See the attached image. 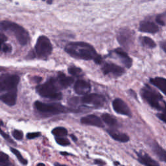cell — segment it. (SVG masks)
I'll return each instance as SVG.
<instances>
[{
  "label": "cell",
  "mask_w": 166,
  "mask_h": 166,
  "mask_svg": "<svg viewBox=\"0 0 166 166\" xmlns=\"http://www.w3.org/2000/svg\"><path fill=\"white\" fill-rule=\"evenodd\" d=\"M65 51L73 58L85 60H93L95 63L101 64L102 59L94 48L89 43L82 42L69 43L65 46Z\"/></svg>",
  "instance_id": "obj_1"
},
{
  "label": "cell",
  "mask_w": 166,
  "mask_h": 166,
  "mask_svg": "<svg viewBox=\"0 0 166 166\" xmlns=\"http://www.w3.org/2000/svg\"><path fill=\"white\" fill-rule=\"evenodd\" d=\"M0 30H8L12 32L21 46H25L29 41V35L24 28L10 21H0Z\"/></svg>",
  "instance_id": "obj_2"
},
{
  "label": "cell",
  "mask_w": 166,
  "mask_h": 166,
  "mask_svg": "<svg viewBox=\"0 0 166 166\" xmlns=\"http://www.w3.org/2000/svg\"><path fill=\"white\" fill-rule=\"evenodd\" d=\"M56 81L55 78H51L44 84L38 86L37 87V91L43 97L60 100L62 97V95L59 91L58 87L56 86Z\"/></svg>",
  "instance_id": "obj_3"
},
{
  "label": "cell",
  "mask_w": 166,
  "mask_h": 166,
  "mask_svg": "<svg viewBox=\"0 0 166 166\" xmlns=\"http://www.w3.org/2000/svg\"><path fill=\"white\" fill-rule=\"evenodd\" d=\"M142 95L152 108L158 110H165L164 107H162L160 103L162 100V97L149 86L147 85L142 90Z\"/></svg>",
  "instance_id": "obj_4"
},
{
  "label": "cell",
  "mask_w": 166,
  "mask_h": 166,
  "mask_svg": "<svg viewBox=\"0 0 166 166\" xmlns=\"http://www.w3.org/2000/svg\"><path fill=\"white\" fill-rule=\"evenodd\" d=\"M34 49L38 58L46 59L51 54L53 47L49 38L45 36H41L38 38Z\"/></svg>",
  "instance_id": "obj_5"
},
{
  "label": "cell",
  "mask_w": 166,
  "mask_h": 166,
  "mask_svg": "<svg viewBox=\"0 0 166 166\" xmlns=\"http://www.w3.org/2000/svg\"><path fill=\"white\" fill-rule=\"evenodd\" d=\"M34 107L39 112L49 113L52 114H58L60 113L70 111L68 108L64 107L60 104L56 103H45L40 101H36L34 103Z\"/></svg>",
  "instance_id": "obj_6"
},
{
  "label": "cell",
  "mask_w": 166,
  "mask_h": 166,
  "mask_svg": "<svg viewBox=\"0 0 166 166\" xmlns=\"http://www.w3.org/2000/svg\"><path fill=\"white\" fill-rule=\"evenodd\" d=\"M20 77L16 75L5 74L0 76V93L17 89Z\"/></svg>",
  "instance_id": "obj_7"
},
{
  "label": "cell",
  "mask_w": 166,
  "mask_h": 166,
  "mask_svg": "<svg viewBox=\"0 0 166 166\" xmlns=\"http://www.w3.org/2000/svg\"><path fill=\"white\" fill-rule=\"evenodd\" d=\"M117 41L125 48H129L133 43L134 39V33L132 30L126 29H122L119 30L117 35Z\"/></svg>",
  "instance_id": "obj_8"
},
{
  "label": "cell",
  "mask_w": 166,
  "mask_h": 166,
  "mask_svg": "<svg viewBox=\"0 0 166 166\" xmlns=\"http://www.w3.org/2000/svg\"><path fill=\"white\" fill-rule=\"evenodd\" d=\"M104 101H105V99L103 96L97 94H86L81 98L82 103L87 104H91V105L96 107L103 106Z\"/></svg>",
  "instance_id": "obj_9"
},
{
  "label": "cell",
  "mask_w": 166,
  "mask_h": 166,
  "mask_svg": "<svg viewBox=\"0 0 166 166\" xmlns=\"http://www.w3.org/2000/svg\"><path fill=\"white\" fill-rule=\"evenodd\" d=\"M112 107L113 110L117 113L129 117H131L132 116L130 109L126 103L121 99H116L112 103Z\"/></svg>",
  "instance_id": "obj_10"
},
{
  "label": "cell",
  "mask_w": 166,
  "mask_h": 166,
  "mask_svg": "<svg viewBox=\"0 0 166 166\" xmlns=\"http://www.w3.org/2000/svg\"><path fill=\"white\" fill-rule=\"evenodd\" d=\"M102 71L104 75L112 74L114 76H121L124 73L123 68L116 64L112 63H105L102 67Z\"/></svg>",
  "instance_id": "obj_11"
},
{
  "label": "cell",
  "mask_w": 166,
  "mask_h": 166,
  "mask_svg": "<svg viewBox=\"0 0 166 166\" xmlns=\"http://www.w3.org/2000/svg\"><path fill=\"white\" fill-rule=\"evenodd\" d=\"M74 90L76 94L78 95H86L91 90V85L88 82L85 80H78L75 85H74Z\"/></svg>",
  "instance_id": "obj_12"
},
{
  "label": "cell",
  "mask_w": 166,
  "mask_h": 166,
  "mask_svg": "<svg viewBox=\"0 0 166 166\" xmlns=\"http://www.w3.org/2000/svg\"><path fill=\"white\" fill-rule=\"evenodd\" d=\"M82 124L86 125L95 126L97 127H104V124L102 120L97 116L95 115H88L85 117H83L81 120Z\"/></svg>",
  "instance_id": "obj_13"
},
{
  "label": "cell",
  "mask_w": 166,
  "mask_h": 166,
  "mask_svg": "<svg viewBox=\"0 0 166 166\" xmlns=\"http://www.w3.org/2000/svg\"><path fill=\"white\" fill-rule=\"evenodd\" d=\"M17 99V89L8 91L5 94L0 95V100L8 106H14Z\"/></svg>",
  "instance_id": "obj_14"
},
{
  "label": "cell",
  "mask_w": 166,
  "mask_h": 166,
  "mask_svg": "<svg viewBox=\"0 0 166 166\" xmlns=\"http://www.w3.org/2000/svg\"><path fill=\"white\" fill-rule=\"evenodd\" d=\"M139 30L143 33L154 34L159 30L158 25L150 21H143L140 23Z\"/></svg>",
  "instance_id": "obj_15"
},
{
  "label": "cell",
  "mask_w": 166,
  "mask_h": 166,
  "mask_svg": "<svg viewBox=\"0 0 166 166\" xmlns=\"http://www.w3.org/2000/svg\"><path fill=\"white\" fill-rule=\"evenodd\" d=\"M107 132L110 134V136L116 141L125 143L129 141V137L126 134L121 133L116 129H108Z\"/></svg>",
  "instance_id": "obj_16"
},
{
  "label": "cell",
  "mask_w": 166,
  "mask_h": 166,
  "mask_svg": "<svg viewBox=\"0 0 166 166\" xmlns=\"http://www.w3.org/2000/svg\"><path fill=\"white\" fill-rule=\"evenodd\" d=\"M138 161L142 164L145 166H160L158 163L155 160L148 156L146 153H141L139 152L138 153Z\"/></svg>",
  "instance_id": "obj_17"
},
{
  "label": "cell",
  "mask_w": 166,
  "mask_h": 166,
  "mask_svg": "<svg viewBox=\"0 0 166 166\" xmlns=\"http://www.w3.org/2000/svg\"><path fill=\"white\" fill-rule=\"evenodd\" d=\"M115 53L119 56L122 63L125 65V67L127 68H130L131 67L132 64V60L124 51L118 48V49H116L115 50Z\"/></svg>",
  "instance_id": "obj_18"
},
{
  "label": "cell",
  "mask_w": 166,
  "mask_h": 166,
  "mask_svg": "<svg viewBox=\"0 0 166 166\" xmlns=\"http://www.w3.org/2000/svg\"><path fill=\"white\" fill-rule=\"evenodd\" d=\"M73 78L71 77H67L62 73H59L58 75V82L60 86L63 88H68L72 85L73 82Z\"/></svg>",
  "instance_id": "obj_19"
},
{
  "label": "cell",
  "mask_w": 166,
  "mask_h": 166,
  "mask_svg": "<svg viewBox=\"0 0 166 166\" xmlns=\"http://www.w3.org/2000/svg\"><path fill=\"white\" fill-rule=\"evenodd\" d=\"M150 82L151 84L156 86L160 90L165 94L166 91V80L162 77H156L154 78H151Z\"/></svg>",
  "instance_id": "obj_20"
},
{
  "label": "cell",
  "mask_w": 166,
  "mask_h": 166,
  "mask_svg": "<svg viewBox=\"0 0 166 166\" xmlns=\"http://www.w3.org/2000/svg\"><path fill=\"white\" fill-rule=\"evenodd\" d=\"M152 151L155 152V154L158 156V158L162 161H165L166 160V154L165 151L163 148L159 146L157 143H154L153 146H152Z\"/></svg>",
  "instance_id": "obj_21"
},
{
  "label": "cell",
  "mask_w": 166,
  "mask_h": 166,
  "mask_svg": "<svg viewBox=\"0 0 166 166\" xmlns=\"http://www.w3.org/2000/svg\"><path fill=\"white\" fill-rule=\"evenodd\" d=\"M101 118L104 123L112 126V127H116L117 126V121L115 117H113L109 113H103L101 116Z\"/></svg>",
  "instance_id": "obj_22"
},
{
  "label": "cell",
  "mask_w": 166,
  "mask_h": 166,
  "mask_svg": "<svg viewBox=\"0 0 166 166\" xmlns=\"http://www.w3.org/2000/svg\"><path fill=\"white\" fill-rule=\"evenodd\" d=\"M51 132L55 136H57V138H63L68 135V130L62 126H59V127L53 129Z\"/></svg>",
  "instance_id": "obj_23"
},
{
  "label": "cell",
  "mask_w": 166,
  "mask_h": 166,
  "mask_svg": "<svg viewBox=\"0 0 166 166\" xmlns=\"http://www.w3.org/2000/svg\"><path fill=\"white\" fill-rule=\"evenodd\" d=\"M8 156L3 152H0V166H11Z\"/></svg>",
  "instance_id": "obj_24"
},
{
  "label": "cell",
  "mask_w": 166,
  "mask_h": 166,
  "mask_svg": "<svg viewBox=\"0 0 166 166\" xmlns=\"http://www.w3.org/2000/svg\"><path fill=\"white\" fill-rule=\"evenodd\" d=\"M142 44L148 48H155L156 47V43L154 42V40L151 39L149 37H144L142 39Z\"/></svg>",
  "instance_id": "obj_25"
},
{
  "label": "cell",
  "mask_w": 166,
  "mask_h": 166,
  "mask_svg": "<svg viewBox=\"0 0 166 166\" xmlns=\"http://www.w3.org/2000/svg\"><path fill=\"white\" fill-rule=\"evenodd\" d=\"M11 152H12L13 154H14L16 155V158L18 159V160L20 161L21 164H24V165H27V160L24 158V157L22 156V155H21V153H20L19 151H18L17 149H16V148H12V147H11Z\"/></svg>",
  "instance_id": "obj_26"
},
{
  "label": "cell",
  "mask_w": 166,
  "mask_h": 166,
  "mask_svg": "<svg viewBox=\"0 0 166 166\" xmlns=\"http://www.w3.org/2000/svg\"><path fill=\"white\" fill-rule=\"evenodd\" d=\"M69 73L72 75L74 76H81L82 74V70L78 68L75 67V66H72L68 69Z\"/></svg>",
  "instance_id": "obj_27"
},
{
  "label": "cell",
  "mask_w": 166,
  "mask_h": 166,
  "mask_svg": "<svg viewBox=\"0 0 166 166\" xmlns=\"http://www.w3.org/2000/svg\"><path fill=\"white\" fill-rule=\"evenodd\" d=\"M56 142L62 146H67L70 144L68 139L64 138H56Z\"/></svg>",
  "instance_id": "obj_28"
},
{
  "label": "cell",
  "mask_w": 166,
  "mask_h": 166,
  "mask_svg": "<svg viewBox=\"0 0 166 166\" xmlns=\"http://www.w3.org/2000/svg\"><path fill=\"white\" fill-rule=\"evenodd\" d=\"M165 13H163V14H159L158 16L156 17V22L160 24L161 25H165V18H166V16H165Z\"/></svg>",
  "instance_id": "obj_29"
},
{
  "label": "cell",
  "mask_w": 166,
  "mask_h": 166,
  "mask_svg": "<svg viewBox=\"0 0 166 166\" xmlns=\"http://www.w3.org/2000/svg\"><path fill=\"white\" fill-rule=\"evenodd\" d=\"M12 136L15 139H18V140H21V139H22L23 137H24V134L23 132H21V130H14L12 131Z\"/></svg>",
  "instance_id": "obj_30"
},
{
  "label": "cell",
  "mask_w": 166,
  "mask_h": 166,
  "mask_svg": "<svg viewBox=\"0 0 166 166\" xmlns=\"http://www.w3.org/2000/svg\"><path fill=\"white\" fill-rule=\"evenodd\" d=\"M0 134L2 135V136L5 138L7 141H8V142H10L11 143H13V144H16L14 141H12V139L11 138V137L8 136V135L7 134H6L5 132H3V130H2L1 129H0Z\"/></svg>",
  "instance_id": "obj_31"
},
{
  "label": "cell",
  "mask_w": 166,
  "mask_h": 166,
  "mask_svg": "<svg viewBox=\"0 0 166 166\" xmlns=\"http://www.w3.org/2000/svg\"><path fill=\"white\" fill-rule=\"evenodd\" d=\"M2 51H3L4 53H10L12 51V46L8 44V43H3V45L2 46Z\"/></svg>",
  "instance_id": "obj_32"
},
{
  "label": "cell",
  "mask_w": 166,
  "mask_h": 166,
  "mask_svg": "<svg viewBox=\"0 0 166 166\" xmlns=\"http://www.w3.org/2000/svg\"><path fill=\"white\" fill-rule=\"evenodd\" d=\"M7 40V37L4 34L0 33V51H2L3 43H5Z\"/></svg>",
  "instance_id": "obj_33"
},
{
  "label": "cell",
  "mask_w": 166,
  "mask_h": 166,
  "mask_svg": "<svg viewBox=\"0 0 166 166\" xmlns=\"http://www.w3.org/2000/svg\"><path fill=\"white\" fill-rule=\"evenodd\" d=\"M41 135L40 132H31V133H28L27 134V138L29 139H34L35 138H37V137H39Z\"/></svg>",
  "instance_id": "obj_34"
},
{
  "label": "cell",
  "mask_w": 166,
  "mask_h": 166,
  "mask_svg": "<svg viewBox=\"0 0 166 166\" xmlns=\"http://www.w3.org/2000/svg\"><path fill=\"white\" fill-rule=\"evenodd\" d=\"M157 117H158L160 120L163 121L164 122V123H165V113H164V112L162 113H158V114H157Z\"/></svg>",
  "instance_id": "obj_35"
},
{
  "label": "cell",
  "mask_w": 166,
  "mask_h": 166,
  "mask_svg": "<svg viewBox=\"0 0 166 166\" xmlns=\"http://www.w3.org/2000/svg\"><path fill=\"white\" fill-rule=\"evenodd\" d=\"M95 164L101 165H104V164H105V162H104V161H103L101 160H95Z\"/></svg>",
  "instance_id": "obj_36"
},
{
  "label": "cell",
  "mask_w": 166,
  "mask_h": 166,
  "mask_svg": "<svg viewBox=\"0 0 166 166\" xmlns=\"http://www.w3.org/2000/svg\"><path fill=\"white\" fill-rule=\"evenodd\" d=\"M70 136H71V138L73 139V140L74 141V142H76L77 140V138L75 136H74V135H73V134H71L70 135Z\"/></svg>",
  "instance_id": "obj_37"
},
{
  "label": "cell",
  "mask_w": 166,
  "mask_h": 166,
  "mask_svg": "<svg viewBox=\"0 0 166 166\" xmlns=\"http://www.w3.org/2000/svg\"><path fill=\"white\" fill-rule=\"evenodd\" d=\"M55 166H68V165L64 164H61L59 163H55Z\"/></svg>",
  "instance_id": "obj_38"
},
{
  "label": "cell",
  "mask_w": 166,
  "mask_h": 166,
  "mask_svg": "<svg viewBox=\"0 0 166 166\" xmlns=\"http://www.w3.org/2000/svg\"><path fill=\"white\" fill-rule=\"evenodd\" d=\"M161 46H162L163 50H164V51H165V49H166V48H165V46H166V44H165V42H163V43H162V44H161Z\"/></svg>",
  "instance_id": "obj_39"
},
{
  "label": "cell",
  "mask_w": 166,
  "mask_h": 166,
  "mask_svg": "<svg viewBox=\"0 0 166 166\" xmlns=\"http://www.w3.org/2000/svg\"><path fill=\"white\" fill-rule=\"evenodd\" d=\"M60 154L64 156H68L69 155V153H68V152H60Z\"/></svg>",
  "instance_id": "obj_40"
},
{
  "label": "cell",
  "mask_w": 166,
  "mask_h": 166,
  "mask_svg": "<svg viewBox=\"0 0 166 166\" xmlns=\"http://www.w3.org/2000/svg\"><path fill=\"white\" fill-rule=\"evenodd\" d=\"M37 166H46L44 164H43V163H39Z\"/></svg>",
  "instance_id": "obj_41"
},
{
  "label": "cell",
  "mask_w": 166,
  "mask_h": 166,
  "mask_svg": "<svg viewBox=\"0 0 166 166\" xmlns=\"http://www.w3.org/2000/svg\"><path fill=\"white\" fill-rule=\"evenodd\" d=\"M119 164H120L119 162H114V165H119Z\"/></svg>",
  "instance_id": "obj_42"
}]
</instances>
